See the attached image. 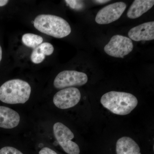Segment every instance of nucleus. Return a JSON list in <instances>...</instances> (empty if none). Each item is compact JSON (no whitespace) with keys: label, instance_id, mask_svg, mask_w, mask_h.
<instances>
[{"label":"nucleus","instance_id":"nucleus-9","mask_svg":"<svg viewBox=\"0 0 154 154\" xmlns=\"http://www.w3.org/2000/svg\"><path fill=\"white\" fill-rule=\"evenodd\" d=\"M128 36L134 41H149L154 39V22H146L134 27L129 30Z\"/></svg>","mask_w":154,"mask_h":154},{"label":"nucleus","instance_id":"nucleus-17","mask_svg":"<svg viewBox=\"0 0 154 154\" xmlns=\"http://www.w3.org/2000/svg\"><path fill=\"white\" fill-rule=\"evenodd\" d=\"M66 4L72 9L79 10L83 8V5L82 1H65Z\"/></svg>","mask_w":154,"mask_h":154},{"label":"nucleus","instance_id":"nucleus-7","mask_svg":"<svg viewBox=\"0 0 154 154\" xmlns=\"http://www.w3.org/2000/svg\"><path fill=\"white\" fill-rule=\"evenodd\" d=\"M81 98L79 90L72 87L64 88L57 92L54 96L53 102L60 109H68L77 105Z\"/></svg>","mask_w":154,"mask_h":154},{"label":"nucleus","instance_id":"nucleus-10","mask_svg":"<svg viewBox=\"0 0 154 154\" xmlns=\"http://www.w3.org/2000/svg\"><path fill=\"white\" fill-rule=\"evenodd\" d=\"M20 116L17 111L9 107L0 106V127L11 129L18 126Z\"/></svg>","mask_w":154,"mask_h":154},{"label":"nucleus","instance_id":"nucleus-3","mask_svg":"<svg viewBox=\"0 0 154 154\" xmlns=\"http://www.w3.org/2000/svg\"><path fill=\"white\" fill-rule=\"evenodd\" d=\"M30 85L23 80H9L0 87V101L8 104H24L31 94Z\"/></svg>","mask_w":154,"mask_h":154},{"label":"nucleus","instance_id":"nucleus-14","mask_svg":"<svg viewBox=\"0 0 154 154\" xmlns=\"http://www.w3.org/2000/svg\"><path fill=\"white\" fill-rule=\"evenodd\" d=\"M35 48L38 52L45 56L51 55L54 51L52 45L49 42H43Z\"/></svg>","mask_w":154,"mask_h":154},{"label":"nucleus","instance_id":"nucleus-8","mask_svg":"<svg viewBox=\"0 0 154 154\" xmlns=\"http://www.w3.org/2000/svg\"><path fill=\"white\" fill-rule=\"evenodd\" d=\"M126 8V5L123 2L110 4L99 11L95 21L100 25H106L115 22L121 17Z\"/></svg>","mask_w":154,"mask_h":154},{"label":"nucleus","instance_id":"nucleus-18","mask_svg":"<svg viewBox=\"0 0 154 154\" xmlns=\"http://www.w3.org/2000/svg\"><path fill=\"white\" fill-rule=\"evenodd\" d=\"M39 154H58L55 151L48 147H44L42 149L38 152Z\"/></svg>","mask_w":154,"mask_h":154},{"label":"nucleus","instance_id":"nucleus-1","mask_svg":"<svg viewBox=\"0 0 154 154\" xmlns=\"http://www.w3.org/2000/svg\"><path fill=\"white\" fill-rule=\"evenodd\" d=\"M101 103L114 114L125 115L137 107L138 100L132 94L125 92L110 91L102 96Z\"/></svg>","mask_w":154,"mask_h":154},{"label":"nucleus","instance_id":"nucleus-15","mask_svg":"<svg viewBox=\"0 0 154 154\" xmlns=\"http://www.w3.org/2000/svg\"><path fill=\"white\" fill-rule=\"evenodd\" d=\"M45 58V55L38 52L35 48L33 49L30 56V58L32 62L35 64L41 63L43 61Z\"/></svg>","mask_w":154,"mask_h":154},{"label":"nucleus","instance_id":"nucleus-6","mask_svg":"<svg viewBox=\"0 0 154 154\" xmlns=\"http://www.w3.org/2000/svg\"><path fill=\"white\" fill-rule=\"evenodd\" d=\"M88 81L85 73L74 70H65L60 72L56 77L54 85L58 89L84 85Z\"/></svg>","mask_w":154,"mask_h":154},{"label":"nucleus","instance_id":"nucleus-2","mask_svg":"<svg viewBox=\"0 0 154 154\" xmlns=\"http://www.w3.org/2000/svg\"><path fill=\"white\" fill-rule=\"evenodd\" d=\"M33 25L41 33L56 38L66 37L71 32V28L68 22L55 15H38L35 18Z\"/></svg>","mask_w":154,"mask_h":154},{"label":"nucleus","instance_id":"nucleus-19","mask_svg":"<svg viewBox=\"0 0 154 154\" xmlns=\"http://www.w3.org/2000/svg\"><path fill=\"white\" fill-rule=\"evenodd\" d=\"M8 2V0H0V7L5 6Z\"/></svg>","mask_w":154,"mask_h":154},{"label":"nucleus","instance_id":"nucleus-16","mask_svg":"<svg viewBox=\"0 0 154 154\" xmlns=\"http://www.w3.org/2000/svg\"><path fill=\"white\" fill-rule=\"evenodd\" d=\"M0 154H23L19 150L11 146H5L0 149Z\"/></svg>","mask_w":154,"mask_h":154},{"label":"nucleus","instance_id":"nucleus-20","mask_svg":"<svg viewBox=\"0 0 154 154\" xmlns=\"http://www.w3.org/2000/svg\"><path fill=\"white\" fill-rule=\"evenodd\" d=\"M110 1H104V0H98V1H94V2L99 4H104V3H107V2H109Z\"/></svg>","mask_w":154,"mask_h":154},{"label":"nucleus","instance_id":"nucleus-5","mask_svg":"<svg viewBox=\"0 0 154 154\" xmlns=\"http://www.w3.org/2000/svg\"><path fill=\"white\" fill-rule=\"evenodd\" d=\"M132 40L126 36L116 35L113 36L104 47L106 54L110 56L123 58L129 54L133 49Z\"/></svg>","mask_w":154,"mask_h":154},{"label":"nucleus","instance_id":"nucleus-12","mask_svg":"<svg viewBox=\"0 0 154 154\" xmlns=\"http://www.w3.org/2000/svg\"><path fill=\"white\" fill-rule=\"evenodd\" d=\"M116 152L117 154H141L138 145L128 137H123L117 140Z\"/></svg>","mask_w":154,"mask_h":154},{"label":"nucleus","instance_id":"nucleus-21","mask_svg":"<svg viewBox=\"0 0 154 154\" xmlns=\"http://www.w3.org/2000/svg\"><path fill=\"white\" fill-rule=\"evenodd\" d=\"M2 47L0 46V63L2 60Z\"/></svg>","mask_w":154,"mask_h":154},{"label":"nucleus","instance_id":"nucleus-4","mask_svg":"<svg viewBox=\"0 0 154 154\" xmlns=\"http://www.w3.org/2000/svg\"><path fill=\"white\" fill-rule=\"evenodd\" d=\"M54 136L63 150L68 154H79V147L72 141L74 138L73 132L65 125L58 122L53 126Z\"/></svg>","mask_w":154,"mask_h":154},{"label":"nucleus","instance_id":"nucleus-13","mask_svg":"<svg viewBox=\"0 0 154 154\" xmlns=\"http://www.w3.org/2000/svg\"><path fill=\"white\" fill-rule=\"evenodd\" d=\"M43 40V38L41 36L33 33H25L22 37L23 44L27 47L33 49L42 44Z\"/></svg>","mask_w":154,"mask_h":154},{"label":"nucleus","instance_id":"nucleus-11","mask_svg":"<svg viewBox=\"0 0 154 154\" xmlns=\"http://www.w3.org/2000/svg\"><path fill=\"white\" fill-rule=\"evenodd\" d=\"M154 5L153 0H135L128 9L127 16L129 19H137L149 11Z\"/></svg>","mask_w":154,"mask_h":154}]
</instances>
